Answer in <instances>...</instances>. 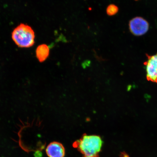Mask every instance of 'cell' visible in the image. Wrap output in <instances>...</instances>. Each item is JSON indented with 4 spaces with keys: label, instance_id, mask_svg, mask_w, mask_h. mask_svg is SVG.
<instances>
[{
    "label": "cell",
    "instance_id": "6da1fadb",
    "mask_svg": "<svg viewBox=\"0 0 157 157\" xmlns=\"http://www.w3.org/2000/svg\"><path fill=\"white\" fill-rule=\"evenodd\" d=\"M103 142L98 135H84L74 143L73 146L83 155V157H99Z\"/></svg>",
    "mask_w": 157,
    "mask_h": 157
},
{
    "label": "cell",
    "instance_id": "7a4b0ae2",
    "mask_svg": "<svg viewBox=\"0 0 157 157\" xmlns=\"http://www.w3.org/2000/svg\"><path fill=\"white\" fill-rule=\"evenodd\" d=\"M12 37L17 46L21 48H29L35 43L34 31L29 25L21 24L13 31Z\"/></svg>",
    "mask_w": 157,
    "mask_h": 157
},
{
    "label": "cell",
    "instance_id": "3957f363",
    "mask_svg": "<svg viewBox=\"0 0 157 157\" xmlns=\"http://www.w3.org/2000/svg\"><path fill=\"white\" fill-rule=\"evenodd\" d=\"M129 25L131 33L137 36L145 34L149 28L148 21L141 17H135L131 19Z\"/></svg>",
    "mask_w": 157,
    "mask_h": 157
},
{
    "label": "cell",
    "instance_id": "277c9868",
    "mask_svg": "<svg viewBox=\"0 0 157 157\" xmlns=\"http://www.w3.org/2000/svg\"><path fill=\"white\" fill-rule=\"evenodd\" d=\"M147 60L144 65L147 79L157 83V53L151 56L147 55Z\"/></svg>",
    "mask_w": 157,
    "mask_h": 157
},
{
    "label": "cell",
    "instance_id": "5b68a950",
    "mask_svg": "<svg viewBox=\"0 0 157 157\" xmlns=\"http://www.w3.org/2000/svg\"><path fill=\"white\" fill-rule=\"evenodd\" d=\"M46 152L49 157H64L66 151L62 143L53 142L50 143L47 147Z\"/></svg>",
    "mask_w": 157,
    "mask_h": 157
},
{
    "label": "cell",
    "instance_id": "8992f818",
    "mask_svg": "<svg viewBox=\"0 0 157 157\" xmlns=\"http://www.w3.org/2000/svg\"><path fill=\"white\" fill-rule=\"evenodd\" d=\"M50 53V49L47 45L42 44L39 45L36 51V56L39 61L43 62L48 58Z\"/></svg>",
    "mask_w": 157,
    "mask_h": 157
},
{
    "label": "cell",
    "instance_id": "52a82bcc",
    "mask_svg": "<svg viewBox=\"0 0 157 157\" xmlns=\"http://www.w3.org/2000/svg\"><path fill=\"white\" fill-rule=\"evenodd\" d=\"M118 11V7L116 5L113 4L110 5L108 6L106 10L107 14L109 16L115 15Z\"/></svg>",
    "mask_w": 157,
    "mask_h": 157
},
{
    "label": "cell",
    "instance_id": "ba28073f",
    "mask_svg": "<svg viewBox=\"0 0 157 157\" xmlns=\"http://www.w3.org/2000/svg\"><path fill=\"white\" fill-rule=\"evenodd\" d=\"M121 157H129L128 155L125 152L121 153Z\"/></svg>",
    "mask_w": 157,
    "mask_h": 157
},
{
    "label": "cell",
    "instance_id": "9c48e42d",
    "mask_svg": "<svg viewBox=\"0 0 157 157\" xmlns=\"http://www.w3.org/2000/svg\"><path fill=\"white\" fill-rule=\"evenodd\" d=\"M135 1H138V0H135Z\"/></svg>",
    "mask_w": 157,
    "mask_h": 157
}]
</instances>
